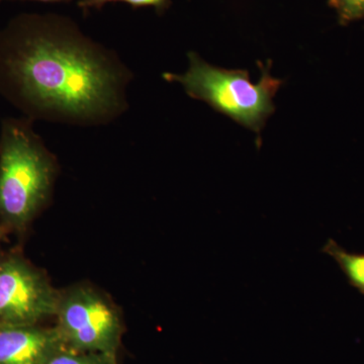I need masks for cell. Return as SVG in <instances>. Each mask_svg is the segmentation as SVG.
Listing matches in <instances>:
<instances>
[{
	"instance_id": "cell-5",
	"label": "cell",
	"mask_w": 364,
	"mask_h": 364,
	"mask_svg": "<svg viewBox=\"0 0 364 364\" xmlns=\"http://www.w3.org/2000/svg\"><path fill=\"white\" fill-rule=\"evenodd\" d=\"M60 294L28 261L4 258L0 272V326L37 325L56 315Z\"/></svg>"
},
{
	"instance_id": "cell-4",
	"label": "cell",
	"mask_w": 364,
	"mask_h": 364,
	"mask_svg": "<svg viewBox=\"0 0 364 364\" xmlns=\"http://www.w3.org/2000/svg\"><path fill=\"white\" fill-rule=\"evenodd\" d=\"M55 316L67 347L117 358L122 323L114 306L102 294L90 287L72 289L60 294Z\"/></svg>"
},
{
	"instance_id": "cell-10",
	"label": "cell",
	"mask_w": 364,
	"mask_h": 364,
	"mask_svg": "<svg viewBox=\"0 0 364 364\" xmlns=\"http://www.w3.org/2000/svg\"><path fill=\"white\" fill-rule=\"evenodd\" d=\"M329 4L338 14L340 25L364 18V0H329Z\"/></svg>"
},
{
	"instance_id": "cell-7",
	"label": "cell",
	"mask_w": 364,
	"mask_h": 364,
	"mask_svg": "<svg viewBox=\"0 0 364 364\" xmlns=\"http://www.w3.org/2000/svg\"><path fill=\"white\" fill-rule=\"evenodd\" d=\"M323 252L336 261L350 286L364 294V254L347 252L333 239H329L325 244Z\"/></svg>"
},
{
	"instance_id": "cell-6",
	"label": "cell",
	"mask_w": 364,
	"mask_h": 364,
	"mask_svg": "<svg viewBox=\"0 0 364 364\" xmlns=\"http://www.w3.org/2000/svg\"><path fill=\"white\" fill-rule=\"evenodd\" d=\"M64 346L57 327L0 326V364H46Z\"/></svg>"
},
{
	"instance_id": "cell-8",
	"label": "cell",
	"mask_w": 364,
	"mask_h": 364,
	"mask_svg": "<svg viewBox=\"0 0 364 364\" xmlns=\"http://www.w3.org/2000/svg\"><path fill=\"white\" fill-rule=\"evenodd\" d=\"M46 364H117V358L95 352L69 348L66 345L53 354Z\"/></svg>"
},
{
	"instance_id": "cell-2",
	"label": "cell",
	"mask_w": 364,
	"mask_h": 364,
	"mask_svg": "<svg viewBox=\"0 0 364 364\" xmlns=\"http://www.w3.org/2000/svg\"><path fill=\"white\" fill-rule=\"evenodd\" d=\"M33 124L26 117H6L0 127V222L18 231L49 200L57 171Z\"/></svg>"
},
{
	"instance_id": "cell-1",
	"label": "cell",
	"mask_w": 364,
	"mask_h": 364,
	"mask_svg": "<svg viewBox=\"0 0 364 364\" xmlns=\"http://www.w3.org/2000/svg\"><path fill=\"white\" fill-rule=\"evenodd\" d=\"M131 79L69 18L21 14L0 28V95L33 122L109 123L128 109Z\"/></svg>"
},
{
	"instance_id": "cell-9",
	"label": "cell",
	"mask_w": 364,
	"mask_h": 364,
	"mask_svg": "<svg viewBox=\"0 0 364 364\" xmlns=\"http://www.w3.org/2000/svg\"><path fill=\"white\" fill-rule=\"evenodd\" d=\"M112 2H124L134 9L154 7L158 14H164L171 6V0H79L77 6L87 14L90 9H100Z\"/></svg>"
},
{
	"instance_id": "cell-12",
	"label": "cell",
	"mask_w": 364,
	"mask_h": 364,
	"mask_svg": "<svg viewBox=\"0 0 364 364\" xmlns=\"http://www.w3.org/2000/svg\"><path fill=\"white\" fill-rule=\"evenodd\" d=\"M4 259H1V258H0V272H1L2 265H4Z\"/></svg>"
},
{
	"instance_id": "cell-3",
	"label": "cell",
	"mask_w": 364,
	"mask_h": 364,
	"mask_svg": "<svg viewBox=\"0 0 364 364\" xmlns=\"http://www.w3.org/2000/svg\"><path fill=\"white\" fill-rule=\"evenodd\" d=\"M184 74L167 72L163 78L178 82L188 97L200 100L260 136L268 117L275 111L273 97L282 81L270 73L272 64L260 67L261 76L253 83L247 70H230L210 65L195 52L188 53Z\"/></svg>"
},
{
	"instance_id": "cell-11",
	"label": "cell",
	"mask_w": 364,
	"mask_h": 364,
	"mask_svg": "<svg viewBox=\"0 0 364 364\" xmlns=\"http://www.w3.org/2000/svg\"><path fill=\"white\" fill-rule=\"evenodd\" d=\"M0 1H4V0H0ZM26 1H39L46 2V4H67V2H70L71 0H26Z\"/></svg>"
}]
</instances>
